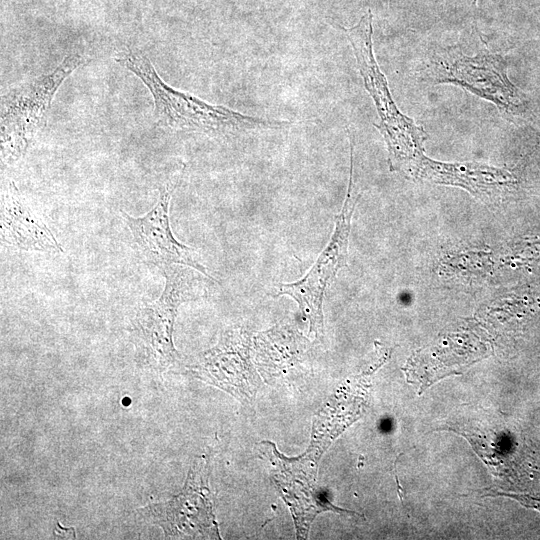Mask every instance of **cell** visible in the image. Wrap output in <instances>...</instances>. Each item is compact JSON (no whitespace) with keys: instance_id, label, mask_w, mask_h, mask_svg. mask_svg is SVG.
Listing matches in <instances>:
<instances>
[{"instance_id":"9","label":"cell","mask_w":540,"mask_h":540,"mask_svg":"<svg viewBox=\"0 0 540 540\" xmlns=\"http://www.w3.org/2000/svg\"><path fill=\"white\" fill-rule=\"evenodd\" d=\"M1 236L8 244L26 251H63L46 224L23 203L13 182L2 200Z\"/></svg>"},{"instance_id":"4","label":"cell","mask_w":540,"mask_h":540,"mask_svg":"<svg viewBox=\"0 0 540 540\" xmlns=\"http://www.w3.org/2000/svg\"><path fill=\"white\" fill-rule=\"evenodd\" d=\"M84 61L81 54H68L53 71L18 87L3 98L1 149L5 160L15 161L26 152L36 130L44 122L56 91Z\"/></svg>"},{"instance_id":"7","label":"cell","mask_w":540,"mask_h":540,"mask_svg":"<svg viewBox=\"0 0 540 540\" xmlns=\"http://www.w3.org/2000/svg\"><path fill=\"white\" fill-rule=\"evenodd\" d=\"M185 165L179 167L161 185L155 206L144 216L132 217L121 211L130 229L141 256L159 268L165 265L180 264L190 266L204 276L213 279L194 255V250L178 242L172 234L169 223V204L177 187Z\"/></svg>"},{"instance_id":"8","label":"cell","mask_w":540,"mask_h":540,"mask_svg":"<svg viewBox=\"0 0 540 540\" xmlns=\"http://www.w3.org/2000/svg\"><path fill=\"white\" fill-rule=\"evenodd\" d=\"M202 471L203 465L195 466L181 494L168 502L149 507L151 516L163 527L166 536L181 537L200 533L209 538H219Z\"/></svg>"},{"instance_id":"1","label":"cell","mask_w":540,"mask_h":540,"mask_svg":"<svg viewBox=\"0 0 540 540\" xmlns=\"http://www.w3.org/2000/svg\"><path fill=\"white\" fill-rule=\"evenodd\" d=\"M115 60L134 73L149 89L157 122L164 127L211 135H232L246 131L280 129L291 124L288 121L245 115L178 91L163 82L149 58L139 50H123Z\"/></svg>"},{"instance_id":"11","label":"cell","mask_w":540,"mask_h":540,"mask_svg":"<svg viewBox=\"0 0 540 540\" xmlns=\"http://www.w3.org/2000/svg\"><path fill=\"white\" fill-rule=\"evenodd\" d=\"M473 2L475 3V2H476V0H473Z\"/></svg>"},{"instance_id":"3","label":"cell","mask_w":540,"mask_h":540,"mask_svg":"<svg viewBox=\"0 0 540 540\" xmlns=\"http://www.w3.org/2000/svg\"><path fill=\"white\" fill-rule=\"evenodd\" d=\"M433 84H454L493 103L510 121L527 111L528 98L508 78L505 59L493 53L481 38L474 55L461 45L438 47L429 55L421 72Z\"/></svg>"},{"instance_id":"2","label":"cell","mask_w":540,"mask_h":540,"mask_svg":"<svg viewBox=\"0 0 540 540\" xmlns=\"http://www.w3.org/2000/svg\"><path fill=\"white\" fill-rule=\"evenodd\" d=\"M344 30L353 49L364 87L372 98L380 119L374 126L387 145L390 169L409 174L427 158L423 151V142L427 135L421 126L399 110L391 96L386 77L381 72L373 51L371 11L368 10L356 25Z\"/></svg>"},{"instance_id":"5","label":"cell","mask_w":540,"mask_h":540,"mask_svg":"<svg viewBox=\"0 0 540 540\" xmlns=\"http://www.w3.org/2000/svg\"><path fill=\"white\" fill-rule=\"evenodd\" d=\"M350 140V174L343 207L335 216V230L307 275L296 282L280 284L275 296L288 295L298 304L302 315L310 322V333L322 335V302L326 288L331 284L339 269L346 265L351 219L360 196L354 183V145Z\"/></svg>"},{"instance_id":"10","label":"cell","mask_w":540,"mask_h":540,"mask_svg":"<svg viewBox=\"0 0 540 540\" xmlns=\"http://www.w3.org/2000/svg\"><path fill=\"white\" fill-rule=\"evenodd\" d=\"M306 344L307 340L291 325L276 326L255 337L257 364L268 373L292 366Z\"/></svg>"},{"instance_id":"6","label":"cell","mask_w":540,"mask_h":540,"mask_svg":"<svg viewBox=\"0 0 540 540\" xmlns=\"http://www.w3.org/2000/svg\"><path fill=\"white\" fill-rule=\"evenodd\" d=\"M159 269L166 280L164 290L156 301L138 311L135 325L152 356L166 364L177 356L172 333L178 307L202 294L203 279L197 270H189L185 265H165Z\"/></svg>"}]
</instances>
